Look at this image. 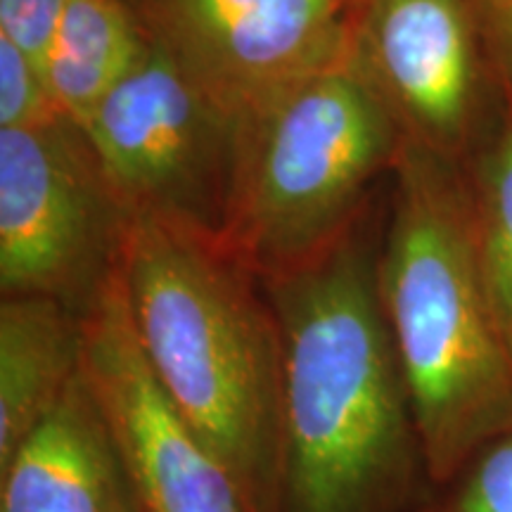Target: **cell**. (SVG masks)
Listing matches in <instances>:
<instances>
[{"label":"cell","instance_id":"obj_9","mask_svg":"<svg viewBox=\"0 0 512 512\" xmlns=\"http://www.w3.org/2000/svg\"><path fill=\"white\" fill-rule=\"evenodd\" d=\"M81 332L83 380L110 422L140 512H247L228 467L152 373L114 266L81 311Z\"/></svg>","mask_w":512,"mask_h":512},{"label":"cell","instance_id":"obj_2","mask_svg":"<svg viewBox=\"0 0 512 512\" xmlns=\"http://www.w3.org/2000/svg\"><path fill=\"white\" fill-rule=\"evenodd\" d=\"M117 268L133 332L247 512H278L283 337L264 285L221 242L126 216Z\"/></svg>","mask_w":512,"mask_h":512},{"label":"cell","instance_id":"obj_17","mask_svg":"<svg viewBox=\"0 0 512 512\" xmlns=\"http://www.w3.org/2000/svg\"><path fill=\"white\" fill-rule=\"evenodd\" d=\"M491 81L512 112V0H472Z\"/></svg>","mask_w":512,"mask_h":512},{"label":"cell","instance_id":"obj_5","mask_svg":"<svg viewBox=\"0 0 512 512\" xmlns=\"http://www.w3.org/2000/svg\"><path fill=\"white\" fill-rule=\"evenodd\" d=\"M242 126L245 119L152 41L145 60L81 133L126 216H147L223 245Z\"/></svg>","mask_w":512,"mask_h":512},{"label":"cell","instance_id":"obj_16","mask_svg":"<svg viewBox=\"0 0 512 512\" xmlns=\"http://www.w3.org/2000/svg\"><path fill=\"white\" fill-rule=\"evenodd\" d=\"M69 0H0V36L10 38L43 72L50 41Z\"/></svg>","mask_w":512,"mask_h":512},{"label":"cell","instance_id":"obj_8","mask_svg":"<svg viewBox=\"0 0 512 512\" xmlns=\"http://www.w3.org/2000/svg\"><path fill=\"white\" fill-rule=\"evenodd\" d=\"M351 60L406 145L472 157L494 83L472 0H358Z\"/></svg>","mask_w":512,"mask_h":512},{"label":"cell","instance_id":"obj_14","mask_svg":"<svg viewBox=\"0 0 512 512\" xmlns=\"http://www.w3.org/2000/svg\"><path fill=\"white\" fill-rule=\"evenodd\" d=\"M420 512H512V432L477 451L448 482L432 486Z\"/></svg>","mask_w":512,"mask_h":512},{"label":"cell","instance_id":"obj_1","mask_svg":"<svg viewBox=\"0 0 512 512\" xmlns=\"http://www.w3.org/2000/svg\"><path fill=\"white\" fill-rule=\"evenodd\" d=\"M283 337L278 512H420L432 491L377 290V249L349 230L259 278Z\"/></svg>","mask_w":512,"mask_h":512},{"label":"cell","instance_id":"obj_11","mask_svg":"<svg viewBox=\"0 0 512 512\" xmlns=\"http://www.w3.org/2000/svg\"><path fill=\"white\" fill-rule=\"evenodd\" d=\"M81 311L46 294L0 299V463L81 370Z\"/></svg>","mask_w":512,"mask_h":512},{"label":"cell","instance_id":"obj_6","mask_svg":"<svg viewBox=\"0 0 512 512\" xmlns=\"http://www.w3.org/2000/svg\"><path fill=\"white\" fill-rule=\"evenodd\" d=\"M124 209L64 117L0 128V292L83 311L117 261Z\"/></svg>","mask_w":512,"mask_h":512},{"label":"cell","instance_id":"obj_4","mask_svg":"<svg viewBox=\"0 0 512 512\" xmlns=\"http://www.w3.org/2000/svg\"><path fill=\"white\" fill-rule=\"evenodd\" d=\"M403 145L351 55L306 76L245 117L223 247L256 278L313 259L356 226Z\"/></svg>","mask_w":512,"mask_h":512},{"label":"cell","instance_id":"obj_7","mask_svg":"<svg viewBox=\"0 0 512 512\" xmlns=\"http://www.w3.org/2000/svg\"><path fill=\"white\" fill-rule=\"evenodd\" d=\"M157 46L240 119L351 55L358 0H138Z\"/></svg>","mask_w":512,"mask_h":512},{"label":"cell","instance_id":"obj_15","mask_svg":"<svg viewBox=\"0 0 512 512\" xmlns=\"http://www.w3.org/2000/svg\"><path fill=\"white\" fill-rule=\"evenodd\" d=\"M62 117L50 98L41 67L0 36V128H24Z\"/></svg>","mask_w":512,"mask_h":512},{"label":"cell","instance_id":"obj_13","mask_svg":"<svg viewBox=\"0 0 512 512\" xmlns=\"http://www.w3.org/2000/svg\"><path fill=\"white\" fill-rule=\"evenodd\" d=\"M472 228L486 297L512 356V112L465 162Z\"/></svg>","mask_w":512,"mask_h":512},{"label":"cell","instance_id":"obj_12","mask_svg":"<svg viewBox=\"0 0 512 512\" xmlns=\"http://www.w3.org/2000/svg\"><path fill=\"white\" fill-rule=\"evenodd\" d=\"M150 46L143 19L121 0H69L43 62L57 112L83 131Z\"/></svg>","mask_w":512,"mask_h":512},{"label":"cell","instance_id":"obj_10","mask_svg":"<svg viewBox=\"0 0 512 512\" xmlns=\"http://www.w3.org/2000/svg\"><path fill=\"white\" fill-rule=\"evenodd\" d=\"M0 512H140L110 422L81 370L0 463Z\"/></svg>","mask_w":512,"mask_h":512},{"label":"cell","instance_id":"obj_3","mask_svg":"<svg viewBox=\"0 0 512 512\" xmlns=\"http://www.w3.org/2000/svg\"><path fill=\"white\" fill-rule=\"evenodd\" d=\"M377 290L432 486L512 432V356L479 273L465 164L403 145Z\"/></svg>","mask_w":512,"mask_h":512}]
</instances>
